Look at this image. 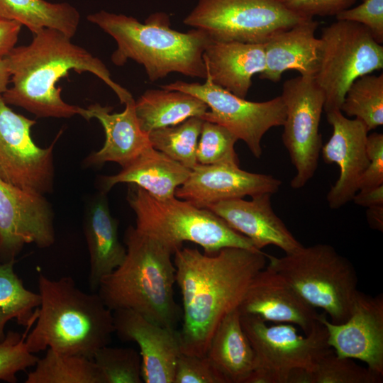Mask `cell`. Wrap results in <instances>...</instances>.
Returning a JSON list of instances; mask_svg holds the SVG:
<instances>
[{
    "mask_svg": "<svg viewBox=\"0 0 383 383\" xmlns=\"http://www.w3.org/2000/svg\"><path fill=\"white\" fill-rule=\"evenodd\" d=\"M182 296V353L204 356L217 326L238 309L255 276L267 265L262 250L224 248L214 254L182 248L174 253Z\"/></svg>",
    "mask_w": 383,
    "mask_h": 383,
    "instance_id": "1",
    "label": "cell"
},
{
    "mask_svg": "<svg viewBox=\"0 0 383 383\" xmlns=\"http://www.w3.org/2000/svg\"><path fill=\"white\" fill-rule=\"evenodd\" d=\"M30 44L14 48L4 57L11 86L1 95L9 105L21 107L38 118H71L83 108L66 103L57 82L71 70L88 72L101 79L121 104L133 99L131 94L115 82L104 62L71 38L56 29L43 28L33 33Z\"/></svg>",
    "mask_w": 383,
    "mask_h": 383,
    "instance_id": "2",
    "label": "cell"
},
{
    "mask_svg": "<svg viewBox=\"0 0 383 383\" xmlns=\"http://www.w3.org/2000/svg\"><path fill=\"white\" fill-rule=\"evenodd\" d=\"M40 304L26 343L32 353L50 348L93 360L114 333L113 312L97 293L78 288L70 277L52 279L39 273Z\"/></svg>",
    "mask_w": 383,
    "mask_h": 383,
    "instance_id": "3",
    "label": "cell"
},
{
    "mask_svg": "<svg viewBox=\"0 0 383 383\" xmlns=\"http://www.w3.org/2000/svg\"><path fill=\"white\" fill-rule=\"evenodd\" d=\"M124 242V262L101 279L97 294L112 311L131 309L157 324L176 328L182 310L174 297V253L132 226L125 232Z\"/></svg>",
    "mask_w": 383,
    "mask_h": 383,
    "instance_id": "4",
    "label": "cell"
},
{
    "mask_svg": "<svg viewBox=\"0 0 383 383\" xmlns=\"http://www.w3.org/2000/svg\"><path fill=\"white\" fill-rule=\"evenodd\" d=\"M87 20L116 40L117 48L111 58L117 66L133 60L143 66L151 82L172 72L206 77L202 55L212 40L204 30H175L164 13L151 14L144 23L131 16L105 11L88 15Z\"/></svg>",
    "mask_w": 383,
    "mask_h": 383,
    "instance_id": "5",
    "label": "cell"
},
{
    "mask_svg": "<svg viewBox=\"0 0 383 383\" xmlns=\"http://www.w3.org/2000/svg\"><path fill=\"white\" fill-rule=\"evenodd\" d=\"M131 186L127 199L136 216L135 228L173 253L185 241L200 245L209 255L229 247L257 250L249 238L210 210L175 196L157 199L139 187Z\"/></svg>",
    "mask_w": 383,
    "mask_h": 383,
    "instance_id": "6",
    "label": "cell"
},
{
    "mask_svg": "<svg viewBox=\"0 0 383 383\" xmlns=\"http://www.w3.org/2000/svg\"><path fill=\"white\" fill-rule=\"evenodd\" d=\"M267 267L282 276L313 308L321 309L333 323L345 321L357 292L352 263L328 244L302 246L282 257L267 255Z\"/></svg>",
    "mask_w": 383,
    "mask_h": 383,
    "instance_id": "7",
    "label": "cell"
},
{
    "mask_svg": "<svg viewBox=\"0 0 383 383\" xmlns=\"http://www.w3.org/2000/svg\"><path fill=\"white\" fill-rule=\"evenodd\" d=\"M240 320L255 355V367L248 383H290L295 372L313 370L322 357L333 351L321 321L302 335L291 323L269 326L248 314H241Z\"/></svg>",
    "mask_w": 383,
    "mask_h": 383,
    "instance_id": "8",
    "label": "cell"
},
{
    "mask_svg": "<svg viewBox=\"0 0 383 383\" xmlns=\"http://www.w3.org/2000/svg\"><path fill=\"white\" fill-rule=\"evenodd\" d=\"M319 64L313 77L325 96L324 111L340 110L357 78L383 67V46L364 26L337 20L322 29Z\"/></svg>",
    "mask_w": 383,
    "mask_h": 383,
    "instance_id": "9",
    "label": "cell"
},
{
    "mask_svg": "<svg viewBox=\"0 0 383 383\" xmlns=\"http://www.w3.org/2000/svg\"><path fill=\"white\" fill-rule=\"evenodd\" d=\"M306 18L289 9L283 0H199L183 22L204 30L212 40L265 43Z\"/></svg>",
    "mask_w": 383,
    "mask_h": 383,
    "instance_id": "10",
    "label": "cell"
},
{
    "mask_svg": "<svg viewBox=\"0 0 383 383\" xmlns=\"http://www.w3.org/2000/svg\"><path fill=\"white\" fill-rule=\"evenodd\" d=\"M162 89L188 93L210 109L201 118L221 125L245 143L256 158L262 154L261 141L272 128L283 126L286 107L281 96L255 102L245 100L213 84L206 76L204 84L176 81Z\"/></svg>",
    "mask_w": 383,
    "mask_h": 383,
    "instance_id": "11",
    "label": "cell"
},
{
    "mask_svg": "<svg viewBox=\"0 0 383 383\" xmlns=\"http://www.w3.org/2000/svg\"><path fill=\"white\" fill-rule=\"evenodd\" d=\"M280 96L286 107L282 143L296 169L290 186L298 189L314 176L318 165L325 96L313 77L301 75L285 81Z\"/></svg>",
    "mask_w": 383,
    "mask_h": 383,
    "instance_id": "12",
    "label": "cell"
},
{
    "mask_svg": "<svg viewBox=\"0 0 383 383\" xmlns=\"http://www.w3.org/2000/svg\"><path fill=\"white\" fill-rule=\"evenodd\" d=\"M33 119L14 112L0 95V179L42 194L53 189L56 140L40 148L31 136Z\"/></svg>",
    "mask_w": 383,
    "mask_h": 383,
    "instance_id": "13",
    "label": "cell"
},
{
    "mask_svg": "<svg viewBox=\"0 0 383 383\" xmlns=\"http://www.w3.org/2000/svg\"><path fill=\"white\" fill-rule=\"evenodd\" d=\"M54 213L44 194L0 179V262L15 260L27 244L55 243Z\"/></svg>",
    "mask_w": 383,
    "mask_h": 383,
    "instance_id": "14",
    "label": "cell"
},
{
    "mask_svg": "<svg viewBox=\"0 0 383 383\" xmlns=\"http://www.w3.org/2000/svg\"><path fill=\"white\" fill-rule=\"evenodd\" d=\"M320 321L328 333V343L341 357L359 360L374 372L383 376V296L357 291L348 318L331 322L326 313Z\"/></svg>",
    "mask_w": 383,
    "mask_h": 383,
    "instance_id": "15",
    "label": "cell"
},
{
    "mask_svg": "<svg viewBox=\"0 0 383 383\" xmlns=\"http://www.w3.org/2000/svg\"><path fill=\"white\" fill-rule=\"evenodd\" d=\"M326 118L333 133L321 152L326 164L335 163L340 169L326 199L331 209H338L352 201L359 189L369 164L366 148L369 131L363 122L346 117L340 110L326 112Z\"/></svg>",
    "mask_w": 383,
    "mask_h": 383,
    "instance_id": "16",
    "label": "cell"
},
{
    "mask_svg": "<svg viewBox=\"0 0 383 383\" xmlns=\"http://www.w3.org/2000/svg\"><path fill=\"white\" fill-rule=\"evenodd\" d=\"M114 333L140 348L142 379L145 383H173L182 353L179 331L157 324L131 309L113 311Z\"/></svg>",
    "mask_w": 383,
    "mask_h": 383,
    "instance_id": "17",
    "label": "cell"
},
{
    "mask_svg": "<svg viewBox=\"0 0 383 383\" xmlns=\"http://www.w3.org/2000/svg\"><path fill=\"white\" fill-rule=\"evenodd\" d=\"M282 181L272 175L249 172L239 166L197 164L175 190V197L199 208L227 199L277 193Z\"/></svg>",
    "mask_w": 383,
    "mask_h": 383,
    "instance_id": "18",
    "label": "cell"
},
{
    "mask_svg": "<svg viewBox=\"0 0 383 383\" xmlns=\"http://www.w3.org/2000/svg\"><path fill=\"white\" fill-rule=\"evenodd\" d=\"M238 310L240 314L255 316L265 322L297 326L306 335L320 323V313L316 309L267 266L252 279Z\"/></svg>",
    "mask_w": 383,
    "mask_h": 383,
    "instance_id": "19",
    "label": "cell"
},
{
    "mask_svg": "<svg viewBox=\"0 0 383 383\" xmlns=\"http://www.w3.org/2000/svg\"><path fill=\"white\" fill-rule=\"evenodd\" d=\"M271 196L263 193L251 196L249 201L243 198L227 199L206 209L249 238L257 250L273 245L285 253L296 251L303 245L274 212Z\"/></svg>",
    "mask_w": 383,
    "mask_h": 383,
    "instance_id": "20",
    "label": "cell"
},
{
    "mask_svg": "<svg viewBox=\"0 0 383 383\" xmlns=\"http://www.w3.org/2000/svg\"><path fill=\"white\" fill-rule=\"evenodd\" d=\"M125 106L124 111L119 113H111V107L99 104L82 109L81 116L87 121L94 118L98 119L106 136L102 148L86 158V165L99 167L107 162H113L123 168L151 145L148 134L143 132L139 126L135 100L127 101Z\"/></svg>",
    "mask_w": 383,
    "mask_h": 383,
    "instance_id": "21",
    "label": "cell"
},
{
    "mask_svg": "<svg viewBox=\"0 0 383 383\" xmlns=\"http://www.w3.org/2000/svg\"><path fill=\"white\" fill-rule=\"evenodd\" d=\"M318 22L306 18L279 32L265 43V67L259 77L277 82L287 70L314 77L319 64L320 39L316 37Z\"/></svg>",
    "mask_w": 383,
    "mask_h": 383,
    "instance_id": "22",
    "label": "cell"
},
{
    "mask_svg": "<svg viewBox=\"0 0 383 383\" xmlns=\"http://www.w3.org/2000/svg\"><path fill=\"white\" fill-rule=\"evenodd\" d=\"M202 57L211 82L243 99L265 67V43L211 40Z\"/></svg>",
    "mask_w": 383,
    "mask_h": 383,
    "instance_id": "23",
    "label": "cell"
},
{
    "mask_svg": "<svg viewBox=\"0 0 383 383\" xmlns=\"http://www.w3.org/2000/svg\"><path fill=\"white\" fill-rule=\"evenodd\" d=\"M84 232L90 257L89 284L97 292L101 279L124 262L126 248L119 240L118 221L111 214L106 192L101 191L89 204Z\"/></svg>",
    "mask_w": 383,
    "mask_h": 383,
    "instance_id": "24",
    "label": "cell"
},
{
    "mask_svg": "<svg viewBox=\"0 0 383 383\" xmlns=\"http://www.w3.org/2000/svg\"><path fill=\"white\" fill-rule=\"evenodd\" d=\"M190 172L191 170L150 145L117 174L103 177L101 187L107 192L116 184L129 183L157 199L165 200L175 196L176 189Z\"/></svg>",
    "mask_w": 383,
    "mask_h": 383,
    "instance_id": "25",
    "label": "cell"
},
{
    "mask_svg": "<svg viewBox=\"0 0 383 383\" xmlns=\"http://www.w3.org/2000/svg\"><path fill=\"white\" fill-rule=\"evenodd\" d=\"M234 309L221 320L209 344L206 356L226 383H248L255 367L253 348Z\"/></svg>",
    "mask_w": 383,
    "mask_h": 383,
    "instance_id": "26",
    "label": "cell"
},
{
    "mask_svg": "<svg viewBox=\"0 0 383 383\" xmlns=\"http://www.w3.org/2000/svg\"><path fill=\"white\" fill-rule=\"evenodd\" d=\"M208 106L188 93L168 89H148L135 101L139 126L148 134L152 130L174 126L193 116L201 117Z\"/></svg>",
    "mask_w": 383,
    "mask_h": 383,
    "instance_id": "27",
    "label": "cell"
},
{
    "mask_svg": "<svg viewBox=\"0 0 383 383\" xmlns=\"http://www.w3.org/2000/svg\"><path fill=\"white\" fill-rule=\"evenodd\" d=\"M0 17L18 21L33 33L52 28L71 38L77 31L80 19L77 9L70 4L45 0H0Z\"/></svg>",
    "mask_w": 383,
    "mask_h": 383,
    "instance_id": "28",
    "label": "cell"
},
{
    "mask_svg": "<svg viewBox=\"0 0 383 383\" xmlns=\"http://www.w3.org/2000/svg\"><path fill=\"white\" fill-rule=\"evenodd\" d=\"M27 375L26 383H106L91 359L57 353L50 348L39 358Z\"/></svg>",
    "mask_w": 383,
    "mask_h": 383,
    "instance_id": "29",
    "label": "cell"
},
{
    "mask_svg": "<svg viewBox=\"0 0 383 383\" xmlns=\"http://www.w3.org/2000/svg\"><path fill=\"white\" fill-rule=\"evenodd\" d=\"M15 260L0 262V343L6 337L5 326L16 319L24 327L33 326L40 304L39 293L23 285L14 271Z\"/></svg>",
    "mask_w": 383,
    "mask_h": 383,
    "instance_id": "30",
    "label": "cell"
},
{
    "mask_svg": "<svg viewBox=\"0 0 383 383\" xmlns=\"http://www.w3.org/2000/svg\"><path fill=\"white\" fill-rule=\"evenodd\" d=\"M204 120L197 116L148 133L152 148L192 170L198 163L196 152Z\"/></svg>",
    "mask_w": 383,
    "mask_h": 383,
    "instance_id": "31",
    "label": "cell"
},
{
    "mask_svg": "<svg viewBox=\"0 0 383 383\" xmlns=\"http://www.w3.org/2000/svg\"><path fill=\"white\" fill-rule=\"evenodd\" d=\"M340 111L374 130L383 124V74H365L349 87Z\"/></svg>",
    "mask_w": 383,
    "mask_h": 383,
    "instance_id": "32",
    "label": "cell"
},
{
    "mask_svg": "<svg viewBox=\"0 0 383 383\" xmlns=\"http://www.w3.org/2000/svg\"><path fill=\"white\" fill-rule=\"evenodd\" d=\"M382 379V375L333 351L322 357L313 370L297 372L293 383H380Z\"/></svg>",
    "mask_w": 383,
    "mask_h": 383,
    "instance_id": "33",
    "label": "cell"
},
{
    "mask_svg": "<svg viewBox=\"0 0 383 383\" xmlns=\"http://www.w3.org/2000/svg\"><path fill=\"white\" fill-rule=\"evenodd\" d=\"M238 140L226 127L204 120L196 152L197 163L239 166L234 148Z\"/></svg>",
    "mask_w": 383,
    "mask_h": 383,
    "instance_id": "34",
    "label": "cell"
},
{
    "mask_svg": "<svg viewBox=\"0 0 383 383\" xmlns=\"http://www.w3.org/2000/svg\"><path fill=\"white\" fill-rule=\"evenodd\" d=\"M93 360L101 371L106 383L143 382L141 357L133 348L108 345L96 352Z\"/></svg>",
    "mask_w": 383,
    "mask_h": 383,
    "instance_id": "35",
    "label": "cell"
},
{
    "mask_svg": "<svg viewBox=\"0 0 383 383\" xmlns=\"http://www.w3.org/2000/svg\"><path fill=\"white\" fill-rule=\"evenodd\" d=\"M32 326L26 327L23 333L8 331L0 343V380L16 383L17 373L33 367L38 361V357L28 350L26 343Z\"/></svg>",
    "mask_w": 383,
    "mask_h": 383,
    "instance_id": "36",
    "label": "cell"
},
{
    "mask_svg": "<svg viewBox=\"0 0 383 383\" xmlns=\"http://www.w3.org/2000/svg\"><path fill=\"white\" fill-rule=\"evenodd\" d=\"M173 383L226 382L206 355L181 353L177 360Z\"/></svg>",
    "mask_w": 383,
    "mask_h": 383,
    "instance_id": "37",
    "label": "cell"
},
{
    "mask_svg": "<svg viewBox=\"0 0 383 383\" xmlns=\"http://www.w3.org/2000/svg\"><path fill=\"white\" fill-rule=\"evenodd\" d=\"M336 20L348 21L365 26L374 40L383 43V0H362L358 6L335 16Z\"/></svg>",
    "mask_w": 383,
    "mask_h": 383,
    "instance_id": "38",
    "label": "cell"
},
{
    "mask_svg": "<svg viewBox=\"0 0 383 383\" xmlns=\"http://www.w3.org/2000/svg\"><path fill=\"white\" fill-rule=\"evenodd\" d=\"M366 148L369 164L361 178L358 190L383 184V134H368Z\"/></svg>",
    "mask_w": 383,
    "mask_h": 383,
    "instance_id": "39",
    "label": "cell"
},
{
    "mask_svg": "<svg viewBox=\"0 0 383 383\" xmlns=\"http://www.w3.org/2000/svg\"><path fill=\"white\" fill-rule=\"evenodd\" d=\"M357 0H283L285 6L294 13L306 18L336 16L346 10Z\"/></svg>",
    "mask_w": 383,
    "mask_h": 383,
    "instance_id": "40",
    "label": "cell"
},
{
    "mask_svg": "<svg viewBox=\"0 0 383 383\" xmlns=\"http://www.w3.org/2000/svg\"><path fill=\"white\" fill-rule=\"evenodd\" d=\"M22 25L16 21L0 17V57H4L15 48Z\"/></svg>",
    "mask_w": 383,
    "mask_h": 383,
    "instance_id": "41",
    "label": "cell"
},
{
    "mask_svg": "<svg viewBox=\"0 0 383 383\" xmlns=\"http://www.w3.org/2000/svg\"><path fill=\"white\" fill-rule=\"evenodd\" d=\"M352 201L357 205L367 208L383 205V184L358 190Z\"/></svg>",
    "mask_w": 383,
    "mask_h": 383,
    "instance_id": "42",
    "label": "cell"
},
{
    "mask_svg": "<svg viewBox=\"0 0 383 383\" xmlns=\"http://www.w3.org/2000/svg\"><path fill=\"white\" fill-rule=\"evenodd\" d=\"M366 217L369 226L378 231H383V205L367 208Z\"/></svg>",
    "mask_w": 383,
    "mask_h": 383,
    "instance_id": "43",
    "label": "cell"
},
{
    "mask_svg": "<svg viewBox=\"0 0 383 383\" xmlns=\"http://www.w3.org/2000/svg\"><path fill=\"white\" fill-rule=\"evenodd\" d=\"M11 79L7 60L5 57H0V95H2L8 89Z\"/></svg>",
    "mask_w": 383,
    "mask_h": 383,
    "instance_id": "44",
    "label": "cell"
}]
</instances>
